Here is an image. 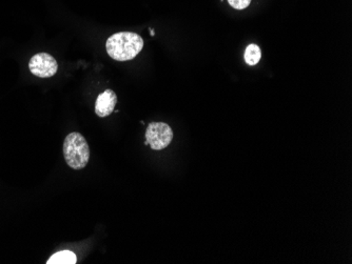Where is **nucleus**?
I'll list each match as a JSON object with an SVG mask.
<instances>
[{
  "label": "nucleus",
  "instance_id": "f03ea898",
  "mask_svg": "<svg viewBox=\"0 0 352 264\" xmlns=\"http://www.w3.org/2000/svg\"><path fill=\"white\" fill-rule=\"evenodd\" d=\"M64 157L71 169H84L90 160V147L82 134H69L64 141Z\"/></svg>",
  "mask_w": 352,
  "mask_h": 264
},
{
  "label": "nucleus",
  "instance_id": "1a4fd4ad",
  "mask_svg": "<svg viewBox=\"0 0 352 264\" xmlns=\"http://www.w3.org/2000/svg\"><path fill=\"white\" fill-rule=\"evenodd\" d=\"M150 32H151V35H152V36H154V31H153V29H150Z\"/></svg>",
  "mask_w": 352,
  "mask_h": 264
},
{
  "label": "nucleus",
  "instance_id": "423d86ee",
  "mask_svg": "<svg viewBox=\"0 0 352 264\" xmlns=\"http://www.w3.org/2000/svg\"><path fill=\"white\" fill-rule=\"evenodd\" d=\"M78 262V257L75 254L71 251H62L54 254L50 259L47 261L48 264H75Z\"/></svg>",
  "mask_w": 352,
  "mask_h": 264
},
{
  "label": "nucleus",
  "instance_id": "f257e3e1",
  "mask_svg": "<svg viewBox=\"0 0 352 264\" xmlns=\"http://www.w3.org/2000/svg\"><path fill=\"white\" fill-rule=\"evenodd\" d=\"M143 48V38L139 34L132 32L116 33L109 37L106 43L108 55L117 61L134 59Z\"/></svg>",
  "mask_w": 352,
  "mask_h": 264
},
{
  "label": "nucleus",
  "instance_id": "20e7f679",
  "mask_svg": "<svg viewBox=\"0 0 352 264\" xmlns=\"http://www.w3.org/2000/svg\"><path fill=\"white\" fill-rule=\"evenodd\" d=\"M29 69L34 76L39 78H50L58 70V64L54 57L48 53H38L31 58Z\"/></svg>",
  "mask_w": 352,
  "mask_h": 264
},
{
  "label": "nucleus",
  "instance_id": "0eeeda50",
  "mask_svg": "<svg viewBox=\"0 0 352 264\" xmlns=\"http://www.w3.org/2000/svg\"><path fill=\"white\" fill-rule=\"evenodd\" d=\"M261 51L259 45L251 43L248 45L245 50V61L246 64L249 66H255L259 64L261 60Z\"/></svg>",
  "mask_w": 352,
  "mask_h": 264
},
{
  "label": "nucleus",
  "instance_id": "6e6552de",
  "mask_svg": "<svg viewBox=\"0 0 352 264\" xmlns=\"http://www.w3.org/2000/svg\"><path fill=\"white\" fill-rule=\"evenodd\" d=\"M253 0H228V3L235 10H245L250 5Z\"/></svg>",
  "mask_w": 352,
  "mask_h": 264
},
{
  "label": "nucleus",
  "instance_id": "39448f33",
  "mask_svg": "<svg viewBox=\"0 0 352 264\" xmlns=\"http://www.w3.org/2000/svg\"><path fill=\"white\" fill-rule=\"evenodd\" d=\"M116 104H117V96H116L115 92L108 88L105 92L99 94L97 99H96V115L102 118L111 115L113 113L114 108H115Z\"/></svg>",
  "mask_w": 352,
  "mask_h": 264
},
{
  "label": "nucleus",
  "instance_id": "7ed1b4c3",
  "mask_svg": "<svg viewBox=\"0 0 352 264\" xmlns=\"http://www.w3.org/2000/svg\"><path fill=\"white\" fill-rule=\"evenodd\" d=\"M173 131L164 122H152L145 131V141L155 151L166 149L173 141Z\"/></svg>",
  "mask_w": 352,
  "mask_h": 264
}]
</instances>
